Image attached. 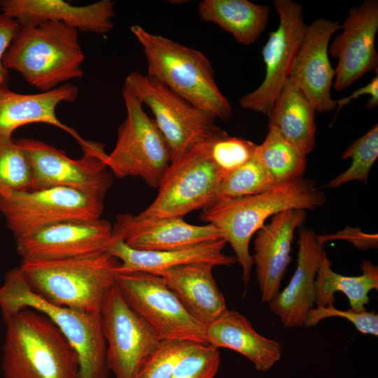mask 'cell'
<instances>
[{"label":"cell","instance_id":"obj_1","mask_svg":"<svg viewBox=\"0 0 378 378\" xmlns=\"http://www.w3.org/2000/svg\"><path fill=\"white\" fill-rule=\"evenodd\" d=\"M326 202V195L309 179L275 185L251 196L218 201L202 209L200 219L222 233L232 248L242 269L244 286H248L253 258L249 253L252 236L269 217L288 209H314Z\"/></svg>","mask_w":378,"mask_h":378},{"label":"cell","instance_id":"obj_2","mask_svg":"<svg viewBox=\"0 0 378 378\" xmlns=\"http://www.w3.org/2000/svg\"><path fill=\"white\" fill-rule=\"evenodd\" d=\"M2 316L4 378H80L77 353L46 315L27 308Z\"/></svg>","mask_w":378,"mask_h":378},{"label":"cell","instance_id":"obj_3","mask_svg":"<svg viewBox=\"0 0 378 378\" xmlns=\"http://www.w3.org/2000/svg\"><path fill=\"white\" fill-rule=\"evenodd\" d=\"M120 262L108 251L60 260L22 261L29 288L48 302L85 312H100L116 284Z\"/></svg>","mask_w":378,"mask_h":378},{"label":"cell","instance_id":"obj_4","mask_svg":"<svg viewBox=\"0 0 378 378\" xmlns=\"http://www.w3.org/2000/svg\"><path fill=\"white\" fill-rule=\"evenodd\" d=\"M131 31L144 52L147 75L216 119L230 118L232 106L218 88L211 64L202 52L150 33L139 25L132 26Z\"/></svg>","mask_w":378,"mask_h":378},{"label":"cell","instance_id":"obj_5","mask_svg":"<svg viewBox=\"0 0 378 378\" xmlns=\"http://www.w3.org/2000/svg\"><path fill=\"white\" fill-rule=\"evenodd\" d=\"M83 60L78 31L61 22H45L20 27L3 64L43 92L83 77Z\"/></svg>","mask_w":378,"mask_h":378},{"label":"cell","instance_id":"obj_6","mask_svg":"<svg viewBox=\"0 0 378 378\" xmlns=\"http://www.w3.org/2000/svg\"><path fill=\"white\" fill-rule=\"evenodd\" d=\"M31 308L50 318L77 353L80 378H109L106 344L100 312H85L52 304L28 286L18 267L8 271L0 286L2 315Z\"/></svg>","mask_w":378,"mask_h":378},{"label":"cell","instance_id":"obj_7","mask_svg":"<svg viewBox=\"0 0 378 378\" xmlns=\"http://www.w3.org/2000/svg\"><path fill=\"white\" fill-rule=\"evenodd\" d=\"M209 141L194 146L171 162L157 197L138 216L183 218L216 202L227 175L213 160Z\"/></svg>","mask_w":378,"mask_h":378},{"label":"cell","instance_id":"obj_8","mask_svg":"<svg viewBox=\"0 0 378 378\" xmlns=\"http://www.w3.org/2000/svg\"><path fill=\"white\" fill-rule=\"evenodd\" d=\"M123 88L151 110L169 146L172 162L223 131L216 125L214 116L148 75L132 72L125 78Z\"/></svg>","mask_w":378,"mask_h":378},{"label":"cell","instance_id":"obj_9","mask_svg":"<svg viewBox=\"0 0 378 378\" xmlns=\"http://www.w3.org/2000/svg\"><path fill=\"white\" fill-rule=\"evenodd\" d=\"M122 97L127 115L105 164L118 178L138 176L158 188L172 162L169 146L141 102L123 88Z\"/></svg>","mask_w":378,"mask_h":378},{"label":"cell","instance_id":"obj_10","mask_svg":"<svg viewBox=\"0 0 378 378\" xmlns=\"http://www.w3.org/2000/svg\"><path fill=\"white\" fill-rule=\"evenodd\" d=\"M16 141L31 165V190L64 187L104 200L113 178L105 164L107 153L103 144L88 141L81 147L82 158L74 160L63 150L38 140L23 138Z\"/></svg>","mask_w":378,"mask_h":378},{"label":"cell","instance_id":"obj_11","mask_svg":"<svg viewBox=\"0 0 378 378\" xmlns=\"http://www.w3.org/2000/svg\"><path fill=\"white\" fill-rule=\"evenodd\" d=\"M116 286L126 302L163 340L208 344L206 326L186 309L159 275L148 272L118 273Z\"/></svg>","mask_w":378,"mask_h":378},{"label":"cell","instance_id":"obj_12","mask_svg":"<svg viewBox=\"0 0 378 378\" xmlns=\"http://www.w3.org/2000/svg\"><path fill=\"white\" fill-rule=\"evenodd\" d=\"M103 211L104 201L64 187L0 195V212L15 239L64 220L98 219Z\"/></svg>","mask_w":378,"mask_h":378},{"label":"cell","instance_id":"obj_13","mask_svg":"<svg viewBox=\"0 0 378 378\" xmlns=\"http://www.w3.org/2000/svg\"><path fill=\"white\" fill-rule=\"evenodd\" d=\"M100 314L110 373L115 378H136L161 340L126 302L116 284L107 293Z\"/></svg>","mask_w":378,"mask_h":378},{"label":"cell","instance_id":"obj_14","mask_svg":"<svg viewBox=\"0 0 378 378\" xmlns=\"http://www.w3.org/2000/svg\"><path fill=\"white\" fill-rule=\"evenodd\" d=\"M273 6L279 22L262 47L265 78L255 90L239 99L243 108L267 116L288 78L307 26L304 21L302 6L299 3L274 0Z\"/></svg>","mask_w":378,"mask_h":378},{"label":"cell","instance_id":"obj_15","mask_svg":"<svg viewBox=\"0 0 378 378\" xmlns=\"http://www.w3.org/2000/svg\"><path fill=\"white\" fill-rule=\"evenodd\" d=\"M15 241L22 261L72 258L108 251L113 241V226L101 218L68 220Z\"/></svg>","mask_w":378,"mask_h":378},{"label":"cell","instance_id":"obj_16","mask_svg":"<svg viewBox=\"0 0 378 378\" xmlns=\"http://www.w3.org/2000/svg\"><path fill=\"white\" fill-rule=\"evenodd\" d=\"M342 29L328 48L329 55L337 59L334 83L337 91L344 90L377 69L378 1L365 0L351 8Z\"/></svg>","mask_w":378,"mask_h":378},{"label":"cell","instance_id":"obj_17","mask_svg":"<svg viewBox=\"0 0 378 378\" xmlns=\"http://www.w3.org/2000/svg\"><path fill=\"white\" fill-rule=\"evenodd\" d=\"M342 29L340 21L319 18L307 26L300 50L293 62L290 78L312 102L316 111H332L331 88L335 75L328 48L334 33Z\"/></svg>","mask_w":378,"mask_h":378},{"label":"cell","instance_id":"obj_18","mask_svg":"<svg viewBox=\"0 0 378 378\" xmlns=\"http://www.w3.org/2000/svg\"><path fill=\"white\" fill-rule=\"evenodd\" d=\"M113 235L141 251H167L223 239L221 232L211 224L196 225L183 218H141L131 214L116 216Z\"/></svg>","mask_w":378,"mask_h":378},{"label":"cell","instance_id":"obj_19","mask_svg":"<svg viewBox=\"0 0 378 378\" xmlns=\"http://www.w3.org/2000/svg\"><path fill=\"white\" fill-rule=\"evenodd\" d=\"M305 217V210L288 209L273 216L270 223L255 233L252 258L263 303H270L280 291L291 260L295 230Z\"/></svg>","mask_w":378,"mask_h":378},{"label":"cell","instance_id":"obj_20","mask_svg":"<svg viewBox=\"0 0 378 378\" xmlns=\"http://www.w3.org/2000/svg\"><path fill=\"white\" fill-rule=\"evenodd\" d=\"M114 5L111 0L81 6L61 0H1L0 10L20 27L57 22L83 32L104 34L114 27Z\"/></svg>","mask_w":378,"mask_h":378},{"label":"cell","instance_id":"obj_21","mask_svg":"<svg viewBox=\"0 0 378 378\" xmlns=\"http://www.w3.org/2000/svg\"><path fill=\"white\" fill-rule=\"evenodd\" d=\"M297 266L288 286L270 302L272 312L286 328L300 327L316 304L315 281L324 242L312 230L301 229L298 240Z\"/></svg>","mask_w":378,"mask_h":378},{"label":"cell","instance_id":"obj_22","mask_svg":"<svg viewBox=\"0 0 378 378\" xmlns=\"http://www.w3.org/2000/svg\"><path fill=\"white\" fill-rule=\"evenodd\" d=\"M78 88L66 83L48 92L21 94L0 88V134L12 136L18 127L30 123H46L59 128L71 135L80 146L88 140L57 117L56 108L62 102H74Z\"/></svg>","mask_w":378,"mask_h":378},{"label":"cell","instance_id":"obj_23","mask_svg":"<svg viewBox=\"0 0 378 378\" xmlns=\"http://www.w3.org/2000/svg\"><path fill=\"white\" fill-rule=\"evenodd\" d=\"M214 267L199 262L150 273L161 276L188 312L206 327L228 310L213 276Z\"/></svg>","mask_w":378,"mask_h":378},{"label":"cell","instance_id":"obj_24","mask_svg":"<svg viewBox=\"0 0 378 378\" xmlns=\"http://www.w3.org/2000/svg\"><path fill=\"white\" fill-rule=\"evenodd\" d=\"M226 244L224 239H219L167 251H141L130 247L122 239L113 238L108 251L120 262L119 273L154 272L199 262L215 266L231 265L237 260L234 256L223 252Z\"/></svg>","mask_w":378,"mask_h":378},{"label":"cell","instance_id":"obj_25","mask_svg":"<svg viewBox=\"0 0 378 378\" xmlns=\"http://www.w3.org/2000/svg\"><path fill=\"white\" fill-rule=\"evenodd\" d=\"M207 342L247 358L258 371H269L281 357V343L259 334L241 314L227 310L206 327Z\"/></svg>","mask_w":378,"mask_h":378},{"label":"cell","instance_id":"obj_26","mask_svg":"<svg viewBox=\"0 0 378 378\" xmlns=\"http://www.w3.org/2000/svg\"><path fill=\"white\" fill-rule=\"evenodd\" d=\"M315 113L312 102L288 78L267 116L268 127L307 156L315 144Z\"/></svg>","mask_w":378,"mask_h":378},{"label":"cell","instance_id":"obj_27","mask_svg":"<svg viewBox=\"0 0 378 378\" xmlns=\"http://www.w3.org/2000/svg\"><path fill=\"white\" fill-rule=\"evenodd\" d=\"M198 12L203 21L218 25L237 43L248 46L265 30L270 8L248 0H203Z\"/></svg>","mask_w":378,"mask_h":378},{"label":"cell","instance_id":"obj_28","mask_svg":"<svg viewBox=\"0 0 378 378\" xmlns=\"http://www.w3.org/2000/svg\"><path fill=\"white\" fill-rule=\"evenodd\" d=\"M360 268L363 273L359 276L336 273L325 251L315 281L317 306L333 304L335 293L342 292L348 298L352 310H365V306L370 300L368 293L373 289L378 290V267L371 260H363Z\"/></svg>","mask_w":378,"mask_h":378},{"label":"cell","instance_id":"obj_29","mask_svg":"<svg viewBox=\"0 0 378 378\" xmlns=\"http://www.w3.org/2000/svg\"><path fill=\"white\" fill-rule=\"evenodd\" d=\"M255 155L274 185L303 178L306 155L285 140L275 129L268 127L263 142L258 145Z\"/></svg>","mask_w":378,"mask_h":378},{"label":"cell","instance_id":"obj_30","mask_svg":"<svg viewBox=\"0 0 378 378\" xmlns=\"http://www.w3.org/2000/svg\"><path fill=\"white\" fill-rule=\"evenodd\" d=\"M33 173L29 159L12 136L0 134V195L31 190Z\"/></svg>","mask_w":378,"mask_h":378},{"label":"cell","instance_id":"obj_31","mask_svg":"<svg viewBox=\"0 0 378 378\" xmlns=\"http://www.w3.org/2000/svg\"><path fill=\"white\" fill-rule=\"evenodd\" d=\"M377 156L378 125L376 124L363 136L355 140L342 153V159L351 158V164L346 170L328 182L326 188H338L353 181L367 183Z\"/></svg>","mask_w":378,"mask_h":378},{"label":"cell","instance_id":"obj_32","mask_svg":"<svg viewBox=\"0 0 378 378\" xmlns=\"http://www.w3.org/2000/svg\"><path fill=\"white\" fill-rule=\"evenodd\" d=\"M274 186L272 178L255 154L226 176L216 202L255 195Z\"/></svg>","mask_w":378,"mask_h":378},{"label":"cell","instance_id":"obj_33","mask_svg":"<svg viewBox=\"0 0 378 378\" xmlns=\"http://www.w3.org/2000/svg\"><path fill=\"white\" fill-rule=\"evenodd\" d=\"M209 146L213 160L227 176L255 155L258 145L223 130L209 141Z\"/></svg>","mask_w":378,"mask_h":378},{"label":"cell","instance_id":"obj_34","mask_svg":"<svg viewBox=\"0 0 378 378\" xmlns=\"http://www.w3.org/2000/svg\"><path fill=\"white\" fill-rule=\"evenodd\" d=\"M220 365L218 348L195 342L178 360L171 378H214Z\"/></svg>","mask_w":378,"mask_h":378},{"label":"cell","instance_id":"obj_35","mask_svg":"<svg viewBox=\"0 0 378 378\" xmlns=\"http://www.w3.org/2000/svg\"><path fill=\"white\" fill-rule=\"evenodd\" d=\"M195 343L186 340H163L148 358L136 378H171L181 357Z\"/></svg>","mask_w":378,"mask_h":378},{"label":"cell","instance_id":"obj_36","mask_svg":"<svg viewBox=\"0 0 378 378\" xmlns=\"http://www.w3.org/2000/svg\"><path fill=\"white\" fill-rule=\"evenodd\" d=\"M330 317L345 318L350 321L356 328L363 334L378 335V315L374 312H355L340 310L328 304L326 307L317 306L312 308L307 313L304 326L306 328L315 326L321 320Z\"/></svg>","mask_w":378,"mask_h":378},{"label":"cell","instance_id":"obj_37","mask_svg":"<svg viewBox=\"0 0 378 378\" xmlns=\"http://www.w3.org/2000/svg\"><path fill=\"white\" fill-rule=\"evenodd\" d=\"M20 28L17 21L0 13V88L6 87L9 77L3 58Z\"/></svg>","mask_w":378,"mask_h":378},{"label":"cell","instance_id":"obj_38","mask_svg":"<svg viewBox=\"0 0 378 378\" xmlns=\"http://www.w3.org/2000/svg\"><path fill=\"white\" fill-rule=\"evenodd\" d=\"M368 94L370 99L368 101L366 108L371 109L378 104V74L376 71V76L362 88L354 91L348 97L336 100L337 107V114L340 111L342 108L349 104L352 100L358 99L360 96Z\"/></svg>","mask_w":378,"mask_h":378}]
</instances>
